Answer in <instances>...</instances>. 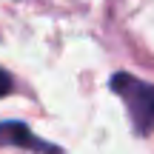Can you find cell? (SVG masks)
<instances>
[{
    "mask_svg": "<svg viewBox=\"0 0 154 154\" xmlns=\"http://www.w3.org/2000/svg\"><path fill=\"white\" fill-rule=\"evenodd\" d=\"M9 91H11V77H9V72L0 69V97H6Z\"/></svg>",
    "mask_w": 154,
    "mask_h": 154,
    "instance_id": "3",
    "label": "cell"
},
{
    "mask_svg": "<svg viewBox=\"0 0 154 154\" xmlns=\"http://www.w3.org/2000/svg\"><path fill=\"white\" fill-rule=\"evenodd\" d=\"M0 146H20V149H32L34 154H66L63 149H57V146L34 137V134L29 131V126L20 123V120L0 123Z\"/></svg>",
    "mask_w": 154,
    "mask_h": 154,
    "instance_id": "2",
    "label": "cell"
},
{
    "mask_svg": "<svg viewBox=\"0 0 154 154\" xmlns=\"http://www.w3.org/2000/svg\"><path fill=\"white\" fill-rule=\"evenodd\" d=\"M111 91H117L131 114L134 131L137 134H151L154 131V83L137 80L128 72L111 74Z\"/></svg>",
    "mask_w": 154,
    "mask_h": 154,
    "instance_id": "1",
    "label": "cell"
}]
</instances>
